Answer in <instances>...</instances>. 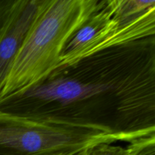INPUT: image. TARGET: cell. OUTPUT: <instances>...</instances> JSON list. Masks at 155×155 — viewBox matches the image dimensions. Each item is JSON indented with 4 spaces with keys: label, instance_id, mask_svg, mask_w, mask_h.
Listing matches in <instances>:
<instances>
[{
    "label": "cell",
    "instance_id": "cell-8",
    "mask_svg": "<svg viewBox=\"0 0 155 155\" xmlns=\"http://www.w3.org/2000/svg\"><path fill=\"white\" fill-rule=\"evenodd\" d=\"M130 155H154V149H148V147L138 146L133 148V151Z\"/></svg>",
    "mask_w": 155,
    "mask_h": 155
},
{
    "label": "cell",
    "instance_id": "cell-6",
    "mask_svg": "<svg viewBox=\"0 0 155 155\" xmlns=\"http://www.w3.org/2000/svg\"><path fill=\"white\" fill-rule=\"evenodd\" d=\"M112 17L113 13L109 6L102 12L94 14L71 36L64 48L61 58L70 55L88 45L107 27Z\"/></svg>",
    "mask_w": 155,
    "mask_h": 155
},
{
    "label": "cell",
    "instance_id": "cell-3",
    "mask_svg": "<svg viewBox=\"0 0 155 155\" xmlns=\"http://www.w3.org/2000/svg\"><path fill=\"white\" fill-rule=\"evenodd\" d=\"M154 30V8L137 18L127 21H120L112 17L107 27L88 45L70 55L61 58L58 68L73 65L107 47L153 34Z\"/></svg>",
    "mask_w": 155,
    "mask_h": 155
},
{
    "label": "cell",
    "instance_id": "cell-7",
    "mask_svg": "<svg viewBox=\"0 0 155 155\" xmlns=\"http://www.w3.org/2000/svg\"><path fill=\"white\" fill-rule=\"evenodd\" d=\"M109 3L113 18L120 21L133 19L155 8L154 0H124L109 2Z\"/></svg>",
    "mask_w": 155,
    "mask_h": 155
},
{
    "label": "cell",
    "instance_id": "cell-2",
    "mask_svg": "<svg viewBox=\"0 0 155 155\" xmlns=\"http://www.w3.org/2000/svg\"><path fill=\"white\" fill-rule=\"evenodd\" d=\"M115 133L70 129L54 124L0 127V155H74L120 139Z\"/></svg>",
    "mask_w": 155,
    "mask_h": 155
},
{
    "label": "cell",
    "instance_id": "cell-4",
    "mask_svg": "<svg viewBox=\"0 0 155 155\" xmlns=\"http://www.w3.org/2000/svg\"><path fill=\"white\" fill-rule=\"evenodd\" d=\"M39 4L36 0L17 2L8 14L0 31V92Z\"/></svg>",
    "mask_w": 155,
    "mask_h": 155
},
{
    "label": "cell",
    "instance_id": "cell-1",
    "mask_svg": "<svg viewBox=\"0 0 155 155\" xmlns=\"http://www.w3.org/2000/svg\"><path fill=\"white\" fill-rule=\"evenodd\" d=\"M98 2L40 1L0 92V101L24 95L58 69L71 36L95 12Z\"/></svg>",
    "mask_w": 155,
    "mask_h": 155
},
{
    "label": "cell",
    "instance_id": "cell-5",
    "mask_svg": "<svg viewBox=\"0 0 155 155\" xmlns=\"http://www.w3.org/2000/svg\"><path fill=\"white\" fill-rule=\"evenodd\" d=\"M112 88L103 83H84L72 78H58L29 89L23 95L43 101H55L62 105L90 98Z\"/></svg>",
    "mask_w": 155,
    "mask_h": 155
},
{
    "label": "cell",
    "instance_id": "cell-9",
    "mask_svg": "<svg viewBox=\"0 0 155 155\" xmlns=\"http://www.w3.org/2000/svg\"><path fill=\"white\" fill-rule=\"evenodd\" d=\"M94 149V148H93ZM93 149H86L74 155H92V151Z\"/></svg>",
    "mask_w": 155,
    "mask_h": 155
}]
</instances>
